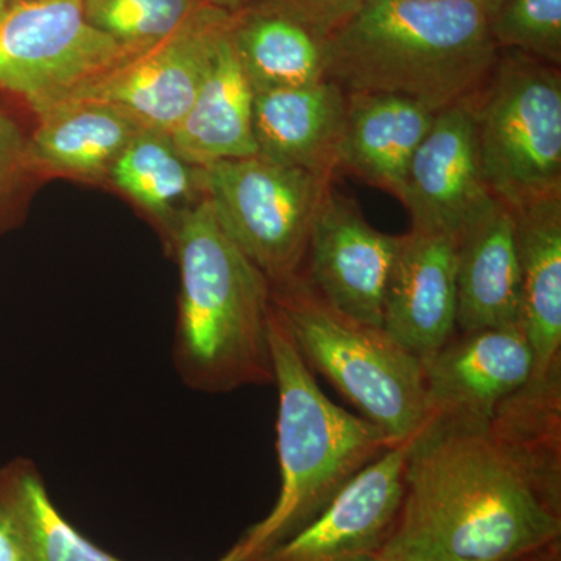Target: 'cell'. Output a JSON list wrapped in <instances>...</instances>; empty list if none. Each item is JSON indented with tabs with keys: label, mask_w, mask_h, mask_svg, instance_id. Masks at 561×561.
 Wrapping results in <instances>:
<instances>
[{
	"label": "cell",
	"mask_w": 561,
	"mask_h": 561,
	"mask_svg": "<svg viewBox=\"0 0 561 561\" xmlns=\"http://www.w3.org/2000/svg\"><path fill=\"white\" fill-rule=\"evenodd\" d=\"M560 542L561 491L486 426L409 443L400 511L379 556L527 561Z\"/></svg>",
	"instance_id": "6da1fadb"
},
{
	"label": "cell",
	"mask_w": 561,
	"mask_h": 561,
	"mask_svg": "<svg viewBox=\"0 0 561 561\" xmlns=\"http://www.w3.org/2000/svg\"><path fill=\"white\" fill-rule=\"evenodd\" d=\"M169 251L180 268L172 356L181 382L210 394L273 386L272 283L206 198L181 217Z\"/></svg>",
	"instance_id": "7a4b0ae2"
},
{
	"label": "cell",
	"mask_w": 561,
	"mask_h": 561,
	"mask_svg": "<svg viewBox=\"0 0 561 561\" xmlns=\"http://www.w3.org/2000/svg\"><path fill=\"white\" fill-rule=\"evenodd\" d=\"M328 79L438 111L467 102L500 58L478 0H373L328 38Z\"/></svg>",
	"instance_id": "3957f363"
},
{
	"label": "cell",
	"mask_w": 561,
	"mask_h": 561,
	"mask_svg": "<svg viewBox=\"0 0 561 561\" xmlns=\"http://www.w3.org/2000/svg\"><path fill=\"white\" fill-rule=\"evenodd\" d=\"M271 346L280 489L271 513L236 542L238 561L256 559L305 529L364 468L393 448L375 424L324 394L275 305Z\"/></svg>",
	"instance_id": "277c9868"
},
{
	"label": "cell",
	"mask_w": 561,
	"mask_h": 561,
	"mask_svg": "<svg viewBox=\"0 0 561 561\" xmlns=\"http://www.w3.org/2000/svg\"><path fill=\"white\" fill-rule=\"evenodd\" d=\"M298 353L386 435L409 445L426 430L424 364L381 327L335 311L305 275L272 286Z\"/></svg>",
	"instance_id": "5b68a950"
},
{
	"label": "cell",
	"mask_w": 561,
	"mask_h": 561,
	"mask_svg": "<svg viewBox=\"0 0 561 561\" xmlns=\"http://www.w3.org/2000/svg\"><path fill=\"white\" fill-rule=\"evenodd\" d=\"M483 179L511 209L561 197V72L529 55L501 50L468 99Z\"/></svg>",
	"instance_id": "8992f818"
},
{
	"label": "cell",
	"mask_w": 561,
	"mask_h": 561,
	"mask_svg": "<svg viewBox=\"0 0 561 561\" xmlns=\"http://www.w3.org/2000/svg\"><path fill=\"white\" fill-rule=\"evenodd\" d=\"M331 183L257 154L203 168L205 198L220 227L272 286L305 271L313 217Z\"/></svg>",
	"instance_id": "52a82bcc"
},
{
	"label": "cell",
	"mask_w": 561,
	"mask_h": 561,
	"mask_svg": "<svg viewBox=\"0 0 561 561\" xmlns=\"http://www.w3.org/2000/svg\"><path fill=\"white\" fill-rule=\"evenodd\" d=\"M131 55L92 27L83 0H14L0 14V94L33 119Z\"/></svg>",
	"instance_id": "ba28073f"
},
{
	"label": "cell",
	"mask_w": 561,
	"mask_h": 561,
	"mask_svg": "<svg viewBox=\"0 0 561 561\" xmlns=\"http://www.w3.org/2000/svg\"><path fill=\"white\" fill-rule=\"evenodd\" d=\"M230 21L231 14L203 3L171 36L125 58L65 102L106 103L139 127L172 133L194 103Z\"/></svg>",
	"instance_id": "9c48e42d"
},
{
	"label": "cell",
	"mask_w": 561,
	"mask_h": 561,
	"mask_svg": "<svg viewBox=\"0 0 561 561\" xmlns=\"http://www.w3.org/2000/svg\"><path fill=\"white\" fill-rule=\"evenodd\" d=\"M531 371L534 354L522 328L457 332L424 364V432L483 430Z\"/></svg>",
	"instance_id": "30bf717a"
},
{
	"label": "cell",
	"mask_w": 561,
	"mask_h": 561,
	"mask_svg": "<svg viewBox=\"0 0 561 561\" xmlns=\"http://www.w3.org/2000/svg\"><path fill=\"white\" fill-rule=\"evenodd\" d=\"M400 236L373 228L359 206L332 187L313 217L302 275L335 311L381 327Z\"/></svg>",
	"instance_id": "8fae6325"
},
{
	"label": "cell",
	"mask_w": 561,
	"mask_h": 561,
	"mask_svg": "<svg viewBox=\"0 0 561 561\" xmlns=\"http://www.w3.org/2000/svg\"><path fill=\"white\" fill-rule=\"evenodd\" d=\"M400 201L411 214L413 231L457 242L497 202L483 179L468 101L435 114L413 154Z\"/></svg>",
	"instance_id": "7c38bea8"
},
{
	"label": "cell",
	"mask_w": 561,
	"mask_h": 561,
	"mask_svg": "<svg viewBox=\"0 0 561 561\" xmlns=\"http://www.w3.org/2000/svg\"><path fill=\"white\" fill-rule=\"evenodd\" d=\"M408 451L387 449L305 529L250 561H365L381 552L400 511Z\"/></svg>",
	"instance_id": "4fadbf2b"
},
{
	"label": "cell",
	"mask_w": 561,
	"mask_h": 561,
	"mask_svg": "<svg viewBox=\"0 0 561 561\" xmlns=\"http://www.w3.org/2000/svg\"><path fill=\"white\" fill-rule=\"evenodd\" d=\"M382 328L423 364L457 334V241L411 231L387 290Z\"/></svg>",
	"instance_id": "5bb4252c"
},
{
	"label": "cell",
	"mask_w": 561,
	"mask_h": 561,
	"mask_svg": "<svg viewBox=\"0 0 561 561\" xmlns=\"http://www.w3.org/2000/svg\"><path fill=\"white\" fill-rule=\"evenodd\" d=\"M346 114L348 94L330 79L256 92L253 135L257 157L332 180L337 173Z\"/></svg>",
	"instance_id": "9a60e30c"
},
{
	"label": "cell",
	"mask_w": 561,
	"mask_h": 561,
	"mask_svg": "<svg viewBox=\"0 0 561 561\" xmlns=\"http://www.w3.org/2000/svg\"><path fill=\"white\" fill-rule=\"evenodd\" d=\"M493 328H522L515 217L500 201L457 242V332Z\"/></svg>",
	"instance_id": "2e32d148"
},
{
	"label": "cell",
	"mask_w": 561,
	"mask_h": 561,
	"mask_svg": "<svg viewBox=\"0 0 561 561\" xmlns=\"http://www.w3.org/2000/svg\"><path fill=\"white\" fill-rule=\"evenodd\" d=\"M348 114L337 173L356 176L400 201L409 165L435 111L404 95L346 92Z\"/></svg>",
	"instance_id": "e0dca14e"
},
{
	"label": "cell",
	"mask_w": 561,
	"mask_h": 561,
	"mask_svg": "<svg viewBox=\"0 0 561 561\" xmlns=\"http://www.w3.org/2000/svg\"><path fill=\"white\" fill-rule=\"evenodd\" d=\"M522 271V328L531 381L561 379V197L512 209Z\"/></svg>",
	"instance_id": "ac0fdd59"
},
{
	"label": "cell",
	"mask_w": 561,
	"mask_h": 561,
	"mask_svg": "<svg viewBox=\"0 0 561 561\" xmlns=\"http://www.w3.org/2000/svg\"><path fill=\"white\" fill-rule=\"evenodd\" d=\"M140 128L106 103H58L33 119V161L46 181L68 179L108 186L111 168Z\"/></svg>",
	"instance_id": "d6986e66"
},
{
	"label": "cell",
	"mask_w": 561,
	"mask_h": 561,
	"mask_svg": "<svg viewBox=\"0 0 561 561\" xmlns=\"http://www.w3.org/2000/svg\"><path fill=\"white\" fill-rule=\"evenodd\" d=\"M253 102V88L232 46L228 25L194 103L171 133L173 144L198 168L254 157Z\"/></svg>",
	"instance_id": "ffe728a7"
},
{
	"label": "cell",
	"mask_w": 561,
	"mask_h": 561,
	"mask_svg": "<svg viewBox=\"0 0 561 561\" xmlns=\"http://www.w3.org/2000/svg\"><path fill=\"white\" fill-rule=\"evenodd\" d=\"M230 36L254 94L328 79L327 36L267 0L231 14Z\"/></svg>",
	"instance_id": "44dd1931"
},
{
	"label": "cell",
	"mask_w": 561,
	"mask_h": 561,
	"mask_svg": "<svg viewBox=\"0 0 561 561\" xmlns=\"http://www.w3.org/2000/svg\"><path fill=\"white\" fill-rule=\"evenodd\" d=\"M108 186L127 197L160 230L168 250L181 217L205 198L203 168L176 149L171 133L140 128L114 162Z\"/></svg>",
	"instance_id": "7402d4cb"
},
{
	"label": "cell",
	"mask_w": 561,
	"mask_h": 561,
	"mask_svg": "<svg viewBox=\"0 0 561 561\" xmlns=\"http://www.w3.org/2000/svg\"><path fill=\"white\" fill-rule=\"evenodd\" d=\"M0 515L31 561H125L99 548L61 515L39 468L27 457L0 467Z\"/></svg>",
	"instance_id": "603a6c76"
},
{
	"label": "cell",
	"mask_w": 561,
	"mask_h": 561,
	"mask_svg": "<svg viewBox=\"0 0 561 561\" xmlns=\"http://www.w3.org/2000/svg\"><path fill=\"white\" fill-rule=\"evenodd\" d=\"M201 5V0H83L92 27L133 55L171 36Z\"/></svg>",
	"instance_id": "cb8c5ba5"
},
{
	"label": "cell",
	"mask_w": 561,
	"mask_h": 561,
	"mask_svg": "<svg viewBox=\"0 0 561 561\" xmlns=\"http://www.w3.org/2000/svg\"><path fill=\"white\" fill-rule=\"evenodd\" d=\"M21 111L0 94V238L24 224L36 192L47 183L32 157L33 125L25 124Z\"/></svg>",
	"instance_id": "d4e9b609"
},
{
	"label": "cell",
	"mask_w": 561,
	"mask_h": 561,
	"mask_svg": "<svg viewBox=\"0 0 561 561\" xmlns=\"http://www.w3.org/2000/svg\"><path fill=\"white\" fill-rule=\"evenodd\" d=\"M500 50H515L560 68L561 0H505L489 18Z\"/></svg>",
	"instance_id": "484cf974"
},
{
	"label": "cell",
	"mask_w": 561,
	"mask_h": 561,
	"mask_svg": "<svg viewBox=\"0 0 561 561\" xmlns=\"http://www.w3.org/2000/svg\"><path fill=\"white\" fill-rule=\"evenodd\" d=\"M330 38L373 0H267Z\"/></svg>",
	"instance_id": "4316f807"
},
{
	"label": "cell",
	"mask_w": 561,
	"mask_h": 561,
	"mask_svg": "<svg viewBox=\"0 0 561 561\" xmlns=\"http://www.w3.org/2000/svg\"><path fill=\"white\" fill-rule=\"evenodd\" d=\"M0 561H31L2 515H0Z\"/></svg>",
	"instance_id": "83f0119b"
},
{
	"label": "cell",
	"mask_w": 561,
	"mask_h": 561,
	"mask_svg": "<svg viewBox=\"0 0 561 561\" xmlns=\"http://www.w3.org/2000/svg\"><path fill=\"white\" fill-rule=\"evenodd\" d=\"M201 2L213 7V9L225 11V13L234 14L260 0H201Z\"/></svg>",
	"instance_id": "f1b7e54d"
},
{
	"label": "cell",
	"mask_w": 561,
	"mask_h": 561,
	"mask_svg": "<svg viewBox=\"0 0 561 561\" xmlns=\"http://www.w3.org/2000/svg\"><path fill=\"white\" fill-rule=\"evenodd\" d=\"M537 561H561V542L548 549V551L542 552Z\"/></svg>",
	"instance_id": "f546056e"
},
{
	"label": "cell",
	"mask_w": 561,
	"mask_h": 561,
	"mask_svg": "<svg viewBox=\"0 0 561 561\" xmlns=\"http://www.w3.org/2000/svg\"><path fill=\"white\" fill-rule=\"evenodd\" d=\"M478 2L481 3L482 9L485 10V13L489 14L490 18L491 14L494 13V11L500 9V7L502 5V3L505 2V0H478Z\"/></svg>",
	"instance_id": "4dcf8cb0"
},
{
	"label": "cell",
	"mask_w": 561,
	"mask_h": 561,
	"mask_svg": "<svg viewBox=\"0 0 561 561\" xmlns=\"http://www.w3.org/2000/svg\"><path fill=\"white\" fill-rule=\"evenodd\" d=\"M216 561H238V549L232 546L230 551L225 553V556H221L220 559Z\"/></svg>",
	"instance_id": "1f68e13d"
},
{
	"label": "cell",
	"mask_w": 561,
	"mask_h": 561,
	"mask_svg": "<svg viewBox=\"0 0 561 561\" xmlns=\"http://www.w3.org/2000/svg\"><path fill=\"white\" fill-rule=\"evenodd\" d=\"M13 2H14V0H0V14H2L3 11L9 9L11 3H13Z\"/></svg>",
	"instance_id": "d6a6232c"
},
{
	"label": "cell",
	"mask_w": 561,
	"mask_h": 561,
	"mask_svg": "<svg viewBox=\"0 0 561 561\" xmlns=\"http://www.w3.org/2000/svg\"><path fill=\"white\" fill-rule=\"evenodd\" d=\"M365 561H391L389 559H386V557L379 556V553H376V556L370 557V559H367Z\"/></svg>",
	"instance_id": "836d02e7"
},
{
	"label": "cell",
	"mask_w": 561,
	"mask_h": 561,
	"mask_svg": "<svg viewBox=\"0 0 561 561\" xmlns=\"http://www.w3.org/2000/svg\"><path fill=\"white\" fill-rule=\"evenodd\" d=\"M540 556H541V553H540ZM540 556H538V557H540ZM538 557H535V559H530V560H527V561H537Z\"/></svg>",
	"instance_id": "e575fe53"
}]
</instances>
